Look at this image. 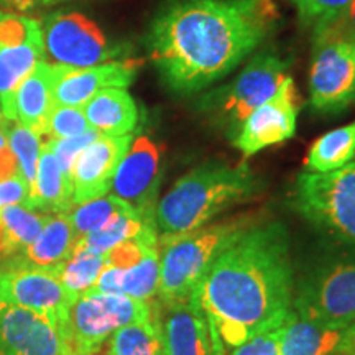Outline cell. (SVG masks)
I'll return each instance as SVG.
<instances>
[{"label":"cell","instance_id":"1","mask_svg":"<svg viewBox=\"0 0 355 355\" xmlns=\"http://www.w3.org/2000/svg\"><path fill=\"white\" fill-rule=\"evenodd\" d=\"M278 20L273 0H163L144 42L163 86L191 96L232 73Z\"/></svg>","mask_w":355,"mask_h":355},{"label":"cell","instance_id":"2","mask_svg":"<svg viewBox=\"0 0 355 355\" xmlns=\"http://www.w3.org/2000/svg\"><path fill=\"white\" fill-rule=\"evenodd\" d=\"M293 288L286 229L279 222H250L217 255L193 296L209 326L212 355H227L225 349L282 326Z\"/></svg>","mask_w":355,"mask_h":355},{"label":"cell","instance_id":"3","mask_svg":"<svg viewBox=\"0 0 355 355\" xmlns=\"http://www.w3.org/2000/svg\"><path fill=\"white\" fill-rule=\"evenodd\" d=\"M260 189V180L247 165H199L181 176L157 204L158 239L201 229L229 207L254 199Z\"/></svg>","mask_w":355,"mask_h":355},{"label":"cell","instance_id":"4","mask_svg":"<svg viewBox=\"0 0 355 355\" xmlns=\"http://www.w3.org/2000/svg\"><path fill=\"white\" fill-rule=\"evenodd\" d=\"M250 222L248 217L241 216L219 224H207L171 239H158L159 282L157 296L162 304L170 308L189 303L217 255Z\"/></svg>","mask_w":355,"mask_h":355},{"label":"cell","instance_id":"5","mask_svg":"<svg viewBox=\"0 0 355 355\" xmlns=\"http://www.w3.org/2000/svg\"><path fill=\"white\" fill-rule=\"evenodd\" d=\"M290 204L321 232L355 245V159L332 171L300 173Z\"/></svg>","mask_w":355,"mask_h":355},{"label":"cell","instance_id":"6","mask_svg":"<svg viewBox=\"0 0 355 355\" xmlns=\"http://www.w3.org/2000/svg\"><path fill=\"white\" fill-rule=\"evenodd\" d=\"M290 61L272 51L259 53L248 61L237 78L212 89L196 101L201 114L227 128L232 139L254 110L272 99L285 83Z\"/></svg>","mask_w":355,"mask_h":355},{"label":"cell","instance_id":"7","mask_svg":"<svg viewBox=\"0 0 355 355\" xmlns=\"http://www.w3.org/2000/svg\"><path fill=\"white\" fill-rule=\"evenodd\" d=\"M40 24L44 56L51 64L91 68L128 60L132 55L127 43L110 40L94 20L79 12H53Z\"/></svg>","mask_w":355,"mask_h":355},{"label":"cell","instance_id":"8","mask_svg":"<svg viewBox=\"0 0 355 355\" xmlns=\"http://www.w3.org/2000/svg\"><path fill=\"white\" fill-rule=\"evenodd\" d=\"M153 311L148 303L125 295L89 291L74 301L66 324V344L71 355H96L105 343L128 324L148 321Z\"/></svg>","mask_w":355,"mask_h":355},{"label":"cell","instance_id":"9","mask_svg":"<svg viewBox=\"0 0 355 355\" xmlns=\"http://www.w3.org/2000/svg\"><path fill=\"white\" fill-rule=\"evenodd\" d=\"M291 309L309 321L349 327L355 322V255L326 261L300 283Z\"/></svg>","mask_w":355,"mask_h":355},{"label":"cell","instance_id":"10","mask_svg":"<svg viewBox=\"0 0 355 355\" xmlns=\"http://www.w3.org/2000/svg\"><path fill=\"white\" fill-rule=\"evenodd\" d=\"M355 102V42L314 35L309 104L318 114H339Z\"/></svg>","mask_w":355,"mask_h":355},{"label":"cell","instance_id":"11","mask_svg":"<svg viewBox=\"0 0 355 355\" xmlns=\"http://www.w3.org/2000/svg\"><path fill=\"white\" fill-rule=\"evenodd\" d=\"M76 300V296L61 285L58 265L0 266V301L51 319L63 334Z\"/></svg>","mask_w":355,"mask_h":355},{"label":"cell","instance_id":"12","mask_svg":"<svg viewBox=\"0 0 355 355\" xmlns=\"http://www.w3.org/2000/svg\"><path fill=\"white\" fill-rule=\"evenodd\" d=\"M298 110V92L293 78L288 76L272 99L248 115L234 137V146L248 158L268 146L293 139L296 133Z\"/></svg>","mask_w":355,"mask_h":355},{"label":"cell","instance_id":"13","mask_svg":"<svg viewBox=\"0 0 355 355\" xmlns=\"http://www.w3.org/2000/svg\"><path fill=\"white\" fill-rule=\"evenodd\" d=\"M0 355H71L51 319L0 301Z\"/></svg>","mask_w":355,"mask_h":355},{"label":"cell","instance_id":"14","mask_svg":"<svg viewBox=\"0 0 355 355\" xmlns=\"http://www.w3.org/2000/svg\"><path fill=\"white\" fill-rule=\"evenodd\" d=\"M159 163L162 146L148 135L132 140L130 148L123 155L115 171L112 189L114 196L132 204L140 212H155L159 184Z\"/></svg>","mask_w":355,"mask_h":355},{"label":"cell","instance_id":"15","mask_svg":"<svg viewBox=\"0 0 355 355\" xmlns=\"http://www.w3.org/2000/svg\"><path fill=\"white\" fill-rule=\"evenodd\" d=\"M140 66L141 61L132 58L91 68H68L55 64V105L83 109L89 99L104 89H127L135 81Z\"/></svg>","mask_w":355,"mask_h":355},{"label":"cell","instance_id":"16","mask_svg":"<svg viewBox=\"0 0 355 355\" xmlns=\"http://www.w3.org/2000/svg\"><path fill=\"white\" fill-rule=\"evenodd\" d=\"M132 140V135H99L79 155L71 175L74 206L109 193L119 163L130 148Z\"/></svg>","mask_w":355,"mask_h":355},{"label":"cell","instance_id":"17","mask_svg":"<svg viewBox=\"0 0 355 355\" xmlns=\"http://www.w3.org/2000/svg\"><path fill=\"white\" fill-rule=\"evenodd\" d=\"M162 327L166 355H212V343L201 306L196 300L166 308Z\"/></svg>","mask_w":355,"mask_h":355},{"label":"cell","instance_id":"18","mask_svg":"<svg viewBox=\"0 0 355 355\" xmlns=\"http://www.w3.org/2000/svg\"><path fill=\"white\" fill-rule=\"evenodd\" d=\"M55 64L43 60L30 71L15 92L17 122L40 137L48 132L50 115L55 109Z\"/></svg>","mask_w":355,"mask_h":355},{"label":"cell","instance_id":"19","mask_svg":"<svg viewBox=\"0 0 355 355\" xmlns=\"http://www.w3.org/2000/svg\"><path fill=\"white\" fill-rule=\"evenodd\" d=\"M89 125L107 137L132 135L139 123V105L123 87H109L97 92L83 107Z\"/></svg>","mask_w":355,"mask_h":355},{"label":"cell","instance_id":"20","mask_svg":"<svg viewBox=\"0 0 355 355\" xmlns=\"http://www.w3.org/2000/svg\"><path fill=\"white\" fill-rule=\"evenodd\" d=\"M74 245L76 237L68 212L51 214L38 237L0 266H56L69 259Z\"/></svg>","mask_w":355,"mask_h":355},{"label":"cell","instance_id":"21","mask_svg":"<svg viewBox=\"0 0 355 355\" xmlns=\"http://www.w3.org/2000/svg\"><path fill=\"white\" fill-rule=\"evenodd\" d=\"M26 207L42 211L43 214H66L74 207L73 183L58 165L46 141H43Z\"/></svg>","mask_w":355,"mask_h":355},{"label":"cell","instance_id":"22","mask_svg":"<svg viewBox=\"0 0 355 355\" xmlns=\"http://www.w3.org/2000/svg\"><path fill=\"white\" fill-rule=\"evenodd\" d=\"M345 329L309 321L290 309L282 324V355H336Z\"/></svg>","mask_w":355,"mask_h":355},{"label":"cell","instance_id":"23","mask_svg":"<svg viewBox=\"0 0 355 355\" xmlns=\"http://www.w3.org/2000/svg\"><path fill=\"white\" fill-rule=\"evenodd\" d=\"M44 58L43 43H25L0 50V112L8 122H17L15 92L30 71Z\"/></svg>","mask_w":355,"mask_h":355},{"label":"cell","instance_id":"24","mask_svg":"<svg viewBox=\"0 0 355 355\" xmlns=\"http://www.w3.org/2000/svg\"><path fill=\"white\" fill-rule=\"evenodd\" d=\"M50 216L21 204L6 207L0 214V263L28 247L42 232Z\"/></svg>","mask_w":355,"mask_h":355},{"label":"cell","instance_id":"25","mask_svg":"<svg viewBox=\"0 0 355 355\" xmlns=\"http://www.w3.org/2000/svg\"><path fill=\"white\" fill-rule=\"evenodd\" d=\"M355 159V121L324 133L306 155V171L326 173L343 168Z\"/></svg>","mask_w":355,"mask_h":355},{"label":"cell","instance_id":"26","mask_svg":"<svg viewBox=\"0 0 355 355\" xmlns=\"http://www.w3.org/2000/svg\"><path fill=\"white\" fill-rule=\"evenodd\" d=\"M152 220H155V212H140L132 207L130 211L112 217L94 232L87 234L86 237L76 242L74 248H84L96 254H109L122 242L135 239Z\"/></svg>","mask_w":355,"mask_h":355},{"label":"cell","instance_id":"27","mask_svg":"<svg viewBox=\"0 0 355 355\" xmlns=\"http://www.w3.org/2000/svg\"><path fill=\"white\" fill-rule=\"evenodd\" d=\"M107 355H166L159 319L128 324L114 332L107 343Z\"/></svg>","mask_w":355,"mask_h":355},{"label":"cell","instance_id":"28","mask_svg":"<svg viewBox=\"0 0 355 355\" xmlns=\"http://www.w3.org/2000/svg\"><path fill=\"white\" fill-rule=\"evenodd\" d=\"M105 263H107V254L74 248L69 259L58 265V278L71 295L79 298L94 288Z\"/></svg>","mask_w":355,"mask_h":355},{"label":"cell","instance_id":"29","mask_svg":"<svg viewBox=\"0 0 355 355\" xmlns=\"http://www.w3.org/2000/svg\"><path fill=\"white\" fill-rule=\"evenodd\" d=\"M159 282V248L158 241L145 248L140 261L132 268L122 270L121 293L133 300L150 303L158 293Z\"/></svg>","mask_w":355,"mask_h":355},{"label":"cell","instance_id":"30","mask_svg":"<svg viewBox=\"0 0 355 355\" xmlns=\"http://www.w3.org/2000/svg\"><path fill=\"white\" fill-rule=\"evenodd\" d=\"M132 204H128L123 199L114 196H102L97 199H92V201L78 204L73 209L68 212V217L71 220V225H73L74 237H76V242L81 241V239L86 237L87 234L94 232L96 229L102 227L105 222H109L112 217L122 214V212H127L132 209Z\"/></svg>","mask_w":355,"mask_h":355},{"label":"cell","instance_id":"31","mask_svg":"<svg viewBox=\"0 0 355 355\" xmlns=\"http://www.w3.org/2000/svg\"><path fill=\"white\" fill-rule=\"evenodd\" d=\"M6 133L8 146H10L17 162H19L20 175L32 188L43 146L42 137L30 130V128L20 125L19 122H7Z\"/></svg>","mask_w":355,"mask_h":355},{"label":"cell","instance_id":"32","mask_svg":"<svg viewBox=\"0 0 355 355\" xmlns=\"http://www.w3.org/2000/svg\"><path fill=\"white\" fill-rule=\"evenodd\" d=\"M25 43H43L42 24L21 13L0 10V50Z\"/></svg>","mask_w":355,"mask_h":355},{"label":"cell","instance_id":"33","mask_svg":"<svg viewBox=\"0 0 355 355\" xmlns=\"http://www.w3.org/2000/svg\"><path fill=\"white\" fill-rule=\"evenodd\" d=\"M92 130L89 125L86 115L83 109L78 107H64V105H55L48 122L46 139H69V137L81 135Z\"/></svg>","mask_w":355,"mask_h":355},{"label":"cell","instance_id":"34","mask_svg":"<svg viewBox=\"0 0 355 355\" xmlns=\"http://www.w3.org/2000/svg\"><path fill=\"white\" fill-rule=\"evenodd\" d=\"M350 2L352 0H296L301 25L316 32L334 20Z\"/></svg>","mask_w":355,"mask_h":355},{"label":"cell","instance_id":"35","mask_svg":"<svg viewBox=\"0 0 355 355\" xmlns=\"http://www.w3.org/2000/svg\"><path fill=\"white\" fill-rule=\"evenodd\" d=\"M99 135L101 133L92 128V130L81 133V135L76 137H69V139H46L48 146H50L53 155H55V158L58 159V165H60V168L69 180L71 175H73L74 163H76L79 155H81ZM71 183H73V181H71Z\"/></svg>","mask_w":355,"mask_h":355},{"label":"cell","instance_id":"36","mask_svg":"<svg viewBox=\"0 0 355 355\" xmlns=\"http://www.w3.org/2000/svg\"><path fill=\"white\" fill-rule=\"evenodd\" d=\"M229 355H282V326L259 332Z\"/></svg>","mask_w":355,"mask_h":355},{"label":"cell","instance_id":"37","mask_svg":"<svg viewBox=\"0 0 355 355\" xmlns=\"http://www.w3.org/2000/svg\"><path fill=\"white\" fill-rule=\"evenodd\" d=\"M314 35H326V37L345 38L355 42V0H352L334 20L313 32V37Z\"/></svg>","mask_w":355,"mask_h":355},{"label":"cell","instance_id":"38","mask_svg":"<svg viewBox=\"0 0 355 355\" xmlns=\"http://www.w3.org/2000/svg\"><path fill=\"white\" fill-rule=\"evenodd\" d=\"M30 198V186L21 175L0 181V214L8 206H26Z\"/></svg>","mask_w":355,"mask_h":355},{"label":"cell","instance_id":"39","mask_svg":"<svg viewBox=\"0 0 355 355\" xmlns=\"http://www.w3.org/2000/svg\"><path fill=\"white\" fill-rule=\"evenodd\" d=\"M20 175L19 162H17L15 155L10 150V146L0 150V181L8 180V178Z\"/></svg>","mask_w":355,"mask_h":355},{"label":"cell","instance_id":"40","mask_svg":"<svg viewBox=\"0 0 355 355\" xmlns=\"http://www.w3.org/2000/svg\"><path fill=\"white\" fill-rule=\"evenodd\" d=\"M337 355H355V322L345 329Z\"/></svg>","mask_w":355,"mask_h":355},{"label":"cell","instance_id":"41","mask_svg":"<svg viewBox=\"0 0 355 355\" xmlns=\"http://www.w3.org/2000/svg\"><path fill=\"white\" fill-rule=\"evenodd\" d=\"M3 6L15 8L17 12H30L40 7V0H3Z\"/></svg>","mask_w":355,"mask_h":355},{"label":"cell","instance_id":"42","mask_svg":"<svg viewBox=\"0 0 355 355\" xmlns=\"http://www.w3.org/2000/svg\"><path fill=\"white\" fill-rule=\"evenodd\" d=\"M64 2H71V0H40V7H51Z\"/></svg>","mask_w":355,"mask_h":355},{"label":"cell","instance_id":"43","mask_svg":"<svg viewBox=\"0 0 355 355\" xmlns=\"http://www.w3.org/2000/svg\"><path fill=\"white\" fill-rule=\"evenodd\" d=\"M8 145L7 141V133H6V125H0V150L6 148Z\"/></svg>","mask_w":355,"mask_h":355},{"label":"cell","instance_id":"44","mask_svg":"<svg viewBox=\"0 0 355 355\" xmlns=\"http://www.w3.org/2000/svg\"><path fill=\"white\" fill-rule=\"evenodd\" d=\"M8 121H6V119H3V115H2V112H0V125H6Z\"/></svg>","mask_w":355,"mask_h":355},{"label":"cell","instance_id":"45","mask_svg":"<svg viewBox=\"0 0 355 355\" xmlns=\"http://www.w3.org/2000/svg\"><path fill=\"white\" fill-rule=\"evenodd\" d=\"M0 6H3V0H0Z\"/></svg>","mask_w":355,"mask_h":355},{"label":"cell","instance_id":"46","mask_svg":"<svg viewBox=\"0 0 355 355\" xmlns=\"http://www.w3.org/2000/svg\"><path fill=\"white\" fill-rule=\"evenodd\" d=\"M336 355H337V354H336Z\"/></svg>","mask_w":355,"mask_h":355}]
</instances>
